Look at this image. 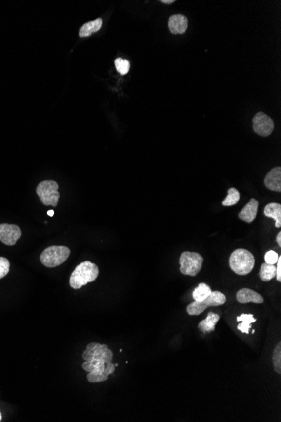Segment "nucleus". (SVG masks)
<instances>
[{"mask_svg":"<svg viewBox=\"0 0 281 422\" xmlns=\"http://www.w3.org/2000/svg\"><path fill=\"white\" fill-rule=\"evenodd\" d=\"M168 28L173 34H183L188 28V19L183 15H174L168 20Z\"/></svg>","mask_w":281,"mask_h":422,"instance_id":"nucleus-11","label":"nucleus"},{"mask_svg":"<svg viewBox=\"0 0 281 422\" xmlns=\"http://www.w3.org/2000/svg\"><path fill=\"white\" fill-rule=\"evenodd\" d=\"M115 367H118V364H117V363L115 364Z\"/></svg>","mask_w":281,"mask_h":422,"instance_id":"nucleus-30","label":"nucleus"},{"mask_svg":"<svg viewBox=\"0 0 281 422\" xmlns=\"http://www.w3.org/2000/svg\"><path fill=\"white\" fill-rule=\"evenodd\" d=\"M266 187L273 191H281V168L276 167L270 170L264 178Z\"/></svg>","mask_w":281,"mask_h":422,"instance_id":"nucleus-12","label":"nucleus"},{"mask_svg":"<svg viewBox=\"0 0 281 422\" xmlns=\"http://www.w3.org/2000/svg\"><path fill=\"white\" fill-rule=\"evenodd\" d=\"M237 300L240 303L245 304V303H257V304H262L264 302L263 296H261L260 293H257L254 290L249 289V288H242L239 290V292L236 294Z\"/></svg>","mask_w":281,"mask_h":422,"instance_id":"nucleus-10","label":"nucleus"},{"mask_svg":"<svg viewBox=\"0 0 281 422\" xmlns=\"http://www.w3.org/2000/svg\"><path fill=\"white\" fill-rule=\"evenodd\" d=\"M276 276V267L275 265H269L263 263L261 265L260 271V278L263 281H269Z\"/></svg>","mask_w":281,"mask_h":422,"instance_id":"nucleus-18","label":"nucleus"},{"mask_svg":"<svg viewBox=\"0 0 281 422\" xmlns=\"http://www.w3.org/2000/svg\"><path fill=\"white\" fill-rule=\"evenodd\" d=\"M211 287L208 286L207 284L200 283L198 287H196V289L193 292V299L196 302H202L204 299H206L210 294H211Z\"/></svg>","mask_w":281,"mask_h":422,"instance_id":"nucleus-19","label":"nucleus"},{"mask_svg":"<svg viewBox=\"0 0 281 422\" xmlns=\"http://www.w3.org/2000/svg\"><path fill=\"white\" fill-rule=\"evenodd\" d=\"M278 257L279 255L277 252H275L274 250H269L266 253L265 256H264L265 263L269 264V265H275L278 261Z\"/></svg>","mask_w":281,"mask_h":422,"instance_id":"nucleus-24","label":"nucleus"},{"mask_svg":"<svg viewBox=\"0 0 281 422\" xmlns=\"http://www.w3.org/2000/svg\"><path fill=\"white\" fill-rule=\"evenodd\" d=\"M82 367L88 373L87 379L89 382H101L108 380V377L116 370L112 363L113 352L108 345L92 342L87 345L83 353Z\"/></svg>","mask_w":281,"mask_h":422,"instance_id":"nucleus-1","label":"nucleus"},{"mask_svg":"<svg viewBox=\"0 0 281 422\" xmlns=\"http://www.w3.org/2000/svg\"><path fill=\"white\" fill-rule=\"evenodd\" d=\"M219 320H220L219 315H216L213 312H209L206 319L199 323V330L203 333L212 332L216 329V325Z\"/></svg>","mask_w":281,"mask_h":422,"instance_id":"nucleus-15","label":"nucleus"},{"mask_svg":"<svg viewBox=\"0 0 281 422\" xmlns=\"http://www.w3.org/2000/svg\"><path fill=\"white\" fill-rule=\"evenodd\" d=\"M37 194L45 206H58L60 194L58 192V183L52 180H46L37 185Z\"/></svg>","mask_w":281,"mask_h":422,"instance_id":"nucleus-6","label":"nucleus"},{"mask_svg":"<svg viewBox=\"0 0 281 422\" xmlns=\"http://www.w3.org/2000/svg\"><path fill=\"white\" fill-rule=\"evenodd\" d=\"M253 128L257 134L262 137H268L275 128L274 121L263 112H259L253 119Z\"/></svg>","mask_w":281,"mask_h":422,"instance_id":"nucleus-8","label":"nucleus"},{"mask_svg":"<svg viewBox=\"0 0 281 422\" xmlns=\"http://www.w3.org/2000/svg\"><path fill=\"white\" fill-rule=\"evenodd\" d=\"M240 200V193L236 188H230L227 191V197L222 201L225 207H232L239 202Z\"/></svg>","mask_w":281,"mask_h":422,"instance_id":"nucleus-20","label":"nucleus"},{"mask_svg":"<svg viewBox=\"0 0 281 422\" xmlns=\"http://www.w3.org/2000/svg\"><path fill=\"white\" fill-rule=\"evenodd\" d=\"M255 265V258L252 253L245 249L234 250L230 256L229 265L233 272L240 276H245L253 271Z\"/></svg>","mask_w":281,"mask_h":422,"instance_id":"nucleus-3","label":"nucleus"},{"mask_svg":"<svg viewBox=\"0 0 281 422\" xmlns=\"http://www.w3.org/2000/svg\"><path fill=\"white\" fill-rule=\"evenodd\" d=\"M263 213L266 217L273 219L275 221V228H280L281 227V204L272 202L266 205L263 210Z\"/></svg>","mask_w":281,"mask_h":422,"instance_id":"nucleus-14","label":"nucleus"},{"mask_svg":"<svg viewBox=\"0 0 281 422\" xmlns=\"http://www.w3.org/2000/svg\"><path fill=\"white\" fill-rule=\"evenodd\" d=\"M204 258L197 252L184 251L180 257L181 273L190 277H196L202 268Z\"/></svg>","mask_w":281,"mask_h":422,"instance_id":"nucleus-5","label":"nucleus"},{"mask_svg":"<svg viewBox=\"0 0 281 422\" xmlns=\"http://www.w3.org/2000/svg\"><path fill=\"white\" fill-rule=\"evenodd\" d=\"M226 302V298L225 294L218 291H214L211 292V294L202 302L194 301L189 304V306H187V313L190 315H201L209 307L223 305Z\"/></svg>","mask_w":281,"mask_h":422,"instance_id":"nucleus-7","label":"nucleus"},{"mask_svg":"<svg viewBox=\"0 0 281 422\" xmlns=\"http://www.w3.org/2000/svg\"><path fill=\"white\" fill-rule=\"evenodd\" d=\"M99 276V268L95 263L86 261L80 263V265L74 269L73 273L71 275L70 283L71 287L74 289H80L86 284L95 281Z\"/></svg>","mask_w":281,"mask_h":422,"instance_id":"nucleus-2","label":"nucleus"},{"mask_svg":"<svg viewBox=\"0 0 281 422\" xmlns=\"http://www.w3.org/2000/svg\"><path fill=\"white\" fill-rule=\"evenodd\" d=\"M115 66H116V70L119 72L120 74L125 75L127 74L130 69V62L128 60L118 58L115 60Z\"/></svg>","mask_w":281,"mask_h":422,"instance_id":"nucleus-22","label":"nucleus"},{"mask_svg":"<svg viewBox=\"0 0 281 422\" xmlns=\"http://www.w3.org/2000/svg\"><path fill=\"white\" fill-rule=\"evenodd\" d=\"M70 253L69 248L67 246L47 247L40 255V262L48 268L57 267L67 261Z\"/></svg>","mask_w":281,"mask_h":422,"instance_id":"nucleus-4","label":"nucleus"},{"mask_svg":"<svg viewBox=\"0 0 281 422\" xmlns=\"http://www.w3.org/2000/svg\"><path fill=\"white\" fill-rule=\"evenodd\" d=\"M256 319L251 314H242L237 317V321L240 322L238 325V330L245 334H249V330L252 327V323L256 322Z\"/></svg>","mask_w":281,"mask_h":422,"instance_id":"nucleus-17","label":"nucleus"},{"mask_svg":"<svg viewBox=\"0 0 281 422\" xmlns=\"http://www.w3.org/2000/svg\"><path fill=\"white\" fill-rule=\"evenodd\" d=\"M273 364L276 373H281V342H279L273 352Z\"/></svg>","mask_w":281,"mask_h":422,"instance_id":"nucleus-21","label":"nucleus"},{"mask_svg":"<svg viewBox=\"0 0 281 422\" xmlns=\"http://www.w3.org/2000/svg\"><path fill=\"white\" fill-rule=\"evenodd\" d=\"M47 215L50 216V217H52V216L54 215V211H53V210H49V211L47 212Z\"/></svg>","mask_w":281,"mask_h":422,"instance_id":"nucleus-28","label":"nucleus"},{"mask_svg":"<svg viewBox=\"0 0 281 422\" xmlns=\"http://www.w3.org/2000/svg\"><path fill=\"white\" fill-rule=\"evenodd\" d=\"M276 242L278 243L279 246L281 247V232H279L276 236Z\"/></svg>","mask_w":281,"mask_h":422,"instance_id":"nucleus-26","label":"nucleus"},{"mask_svg":"<svg viewBox=\"0 0 281 422\" xmlns=\"http://www.w3.org/2000/svg\"><path fill=\"white\" fill-rule=\"evenodd\" d=\"M276 276H275V278L277 279L279 282H281V256H279L278 261L276 262Z\"/></svg>","mask_w":281,"mask_h":422,"instance_id":"nucleus-25","label":"nucleus"},{"mask_svg":"<svg viewBox=\"0 0 281 422\" xmlns=\"http://www.w3.org/2000/svg\"><path fill=\"white\" fill-rule=\"evenodd\" d=\"M103 25V20L101 18L96 19L93 21L87 22L84 25L80 28V37H88L91 36L93 33H95L100 30Z\"/></svg>","mask_w":281,"mask_h":422,"instance_id":"nucleus-16","label":"nucleus"},{"mask_svg":"<svg viewBox=\"0 0 281 422\" xmlns=\"http://www.w3.org/2000/svg\"><path fill=\"white\" fill-rule=\"evenodd\" d=\"M9 267H10V264L9 260L4 257H0V279H2L8 275L9 272Z\"/></svg>","mask_w":281,"mask_h":422,"instance_id":"nucleus-23","label":"nucleus"},{"mask_svg":"<svg viewBox=\"0 0 281 422\" xmlns=\"http://www.w3.org/2000/svg\"><path fill=\"white\" fill-rule=\"evenodd\" d=\"M1 420H2V415L0 413V422H1Z\"/></svg>","mask_w":281,"mask_h":422,"instance_id":"nucleus-29","label":"nucleus"},{"mask_svg":"<svg viewBox=\"0 0 281 422\" xmlns=\"http://www.w3.org/2000/svg\"><path fill=\"white\" fill-rule=\"evenodd\" d=\"M258 207H259V201L252 198L248 203L245 205V207L241 209L239 213V219L244 221L247 223H251L254 222V219H256L257 213H258Z\"/></svg>","mask_w":281,"mask_h":422,"instance_id":"nucleus-13","label":"nucleus"},{"mask_svg":"<svg viewBox=\"0 0 281 422\" xmlns=\"http://www.w3.org/2000/svg\"><path fill=\"white\" fill-rule=\"evenodd\" d=\"M161 2H162V3H167V4H168V3H174V0H162V1H161Z\"/></svg>","mask_w":281,"mask_h":422,"instance_id":"nucleus-27","label":"nucleus"},{"mask_svg":"<svg viewBox=\"0 0 281 422\" xmlns=\"http://www.w3.org/2000/svg\"><path fill=\"white\" fill-rule=\"evenodd\" d=\"M20 228L16 224L2 223L0 224V241L8 246H13L21 237Z\"/></svg>","mask_w":281,"mask_h":422,"instance_id":"nucleus-9","label":"nucleus"}]
</instances>
